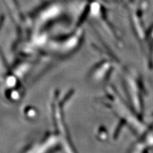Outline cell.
<instances>
[{"label":"cell","mask_w":153,"mask_h":153,"mask_svg":"<svg viewBox=\"0 0 153 153\" xmlns=\"http://www.w3.org/2000/svg\"><path fill=\"white\" fill-rule=\"evenodd\" d=\"M123 77L126 90L131 103V107L139 116H143V96L144 88L142 79L132 71L124 69Z\"/></svg>","instance_id":"6da1fadb"},{"label":"cell","mask_w":153,"mask_h":153,"mask_svg":"<svg viewBox=\"0 0 153 153\" xmlns=\"http://www.w3.org/2000/svg\"><path fill=\"white\" fill-rule=\"evenodd\" d=\"M114 61L116 59L114 57L112 59H104L98 63L93 69V74H91L93 79L97 81V82L107 80L113 73L115 69L114 66L119 64L117 61Z\"/></svg>","instance_id":"7a4b0ae2"},{"label":"cell","mask_w":153,"mask_h":153,"mask_svg":"<svg viewBox=\"0 0 153 153\" xmlns=\"http://www.w3.org/2000/svg\"><path fill=\"white\" fill-rule=\"evenodd\" d=\"M149 38V39L151 38V40H152V42H153V30H152V31L150 33Z\"/></svg>","instance_id":"3957f363"}]
</instances>
